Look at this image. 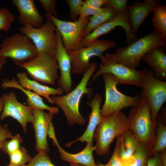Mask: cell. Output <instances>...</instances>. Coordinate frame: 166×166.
Returning <instances> with one entry per match:
<instances>
[{
  "mask_svg": "<svg viewBox=\"0 0 166 166\" xmlns=\"http://www.w3.org/2000/svg\"><path fill=\"white\" fill-rule=\"evenodd\" d=\"M101 75L105 89V101L100 110L102 118L117 113L125 108L133 107L138 103L140 97L127 95L117 89V81L112 74L106 73Z\"/></svg>",
  "mask_w": 166,
  "mask_h": 166,
  "instance_id": "7",
  "label": "cell"
},
{
  "mask_svg": "<svg viewBox=\"0 0 166 166\" xmlns=\"http://www.w3.org/2000/svg\"><path fill=\"white\" fill-rule=\"evenodd\" d=\"M127 118L129 129L136 139L152 150L155 142L157 123L152 121L150 107L144 97L141 96L132 107Z\"/></svg>",
  "mask_w": 166,
  "mask_h": 166,
  "instance_id": "3",
  "label": "cell"
},
{
  "mask_svg": "<svg viewBox=\"0 0 166 166\" xmlns=\"http://www.w3.org/2000/svg\"><path fill=\"white\" fill-rule=\"evenodd\" d=\"M160 5L159 0H144L143 2L137 0L132 5L127 6L126 11L131 27L135 33L147 16Z\"/></svg>",
  "mask_w": 166,
  "mask_h": 166,
  "instance_id": "18",
  "label": "cell"
},
{
  "mask_svg": "<svg viewBox=\"0 0 166 166\" xmlns=\"http://www.w3.org/2000/svg\"><path fill=\"white\" fill-rule=\"evenodd\" d=\"M102 12L90 18V20L85 27L82 38L85 37L95 29L114 18L117 14L109 6H105Z\"/></svg>",
  "mask_w": 166,
  "mask_h": 166,
  "instance_id": "25",
  "label": "cell"
},
{
  "mask_svg": "<svg viewBox=\"0 0 166 166\" xmlns=\"http://www.w3.org/2000/svg\"><path fill=\"white\" fill-rule=\"evenodd\" d=\"M43 8L46 11V13L51 14L53 16L57 17L55 0H39Z\"/></svg>",
  "mask_w": 166,
  "mask_h": 166,
  "instance_id": "37",
  "label": "cell"
},
{
  "mask_svg": "<svg viewBox=\"0 0 166 166\" xmlns=\"http://www.w3.org/2000/svg\"><path fill=\"white\" fill-rule=\"evenodd\" d=\"M102 100V97L99 94H96L90 101L88 103L91 108L89 116V120L87 128L84 133L77 139L65 144L67 147H70L73 143L78 141L93 144V134L98 124L102 118L100 113V105Z\"/></svg>",
  "mask_w": 166,
  "mask_h": 166,
  "instance_id": "19",
  "label": "cell"
},
{
  "mask_svg": "<svg viewBox=\"0 0 166 166\" xmlns=\"http://www.w3.org/2000/svg\"><path fill=\"white\" fill-rule=\"evenodd\" d=\"M13 136L12 132L8 128L7 125L0 124V148L6 139H10Z\"/></svg>",
  "mask_w": 166,
  "mask_h": 166,
  "instance_id": "38",
  "label": "cell"
},
{
  "mask_svg": "<svg viewBox=\"0 0 166 166\" xmlns=\"http://www.w3.org/2000/svg\"><path fill=\"white\" fill-rule=\"evenodd\" d=\"M144 62L151 68L154 77L162 81L166 79V54L161 47L153 48L142 57Z\"/></svg>",
  "mask_w": 166,
  "mask_h": 166,
  "instance_id": "20",
  "label": "cell"
},
{
  "mask_svg": "<svg viewBox=\"0 0 166 166\" xmlns=\"http://www.w3.org/2000/svg\"><path fill=\"white\" fill-rule=\"evenodd\" d=\"M70 166H85L83 165L76 163H70Z\"/></svg>",
  "mask_w": 166,
  "mask_h": 166,
  "instance_id": "45",
  "label": "cell"
},
{
  "mask_svg": "<svg viewBox=\"0 0 166 166\" xmlns=\"http://www.w3.org/2000/svg\"><path fill=\"white\" fill-rule=\"evenodd\" d=\"M15 16L5 7L0 9V31H9L14 21Z\"/></svg>",
  "mask_w": 166,
  "mask_h": 166,
  "instance_id": "31",
  "label": "cell"
},
{
  "mask_svg": "<svg viewBox=\"0 0 166 166\" xmlns=\"http://www.w3.org/2000/svg\"><path fill=\"white\" fill-rule=\"evenodd\" d=\"M12 4L19 13L18 22L23 26L36 28L44 24V18L38 10L34 0H12Z\"/></svg>",
  "mask_w": 166,
  "mask_h": 166,
  "instance_id": "17",
  "label": "cell"
},
{
  "mask_svg": "<svg viewBox=\"0 0 166 166\" xmlns=\"http://www.w3.org/2000/svg\"><path fill=\"white\" fill-rule=\"evenodd\" d=\"M33 119L32 124L35 132L36 150L38 152L49 151L47 140L49 127L52 121L54 113H47L44 110L33 109Z\"/></svg>",
  "mask_w": 166,
  "mask_h": 166,
  "instance_id": "16",
  "label": "cell"
},
{
  "mask_svg": "<svg viewBox=\"0 0 166 166\" xmlns=\"http://www.w3.org/2000/svg\"><path fill=\"white\" fill-rule=\"evenodd\" d=\"M56 33L57 42L54 56L60 72L57 83L58 87L61 89L63 93L67 94L72 91L73 85L71 77L72 63L57 30Z\"/></svg>",
  "mask_w": 166,
  "mask_h": 166,
  "instance_id": "15",
  "label": "cell"
},
{
  "mask_svg": "<svg viewBox=\"0 0 166 166\" xmlns=\"http://www.w3.org/2000/svg\"><path fill=\"white\" fill-rule=\"evenodd\" d=\"M3 101L2 97H0V113L3 108Z\"/></svg>",
  "mask_w": 166,
  "mask_h": 166,
  "instance_id": "44",
  "label": "cell"
},
{
  "mask_svg": "<svg viewBox=\"0 0 166 166\" xmlns=\"http://www.w3.org/2000/svg\"><path fill=\"white\" fill-rule=\"evenodd\" d=\"M153 11L152 21L155 30L166 39V6L160 4Z\"/></svg>",
  "mask_w": 166,
  "mask_h": 166,
  "instance_id": "27",
  "label": "cell"
},
{
  "mask_svg": "<svg viewBox=\"0 0 166 166\" xmlns=\"http://www.w3.org/2000/svg\"><path fill=\"white\" fill-rule=\"evenodd\" d=\"M161 162L163 166H166V149L159 152Z\"/></svg>",
  "mask_w": 166,
  "mask_h": 166,
  "instance_id": "42",
  "label": "cell"
},
{
  "mask_svg": "<svg viewBox=\"0 0 166 166\" xmlns=\"http://www.w3.org/2000/svg\"><path fill=\"white\" fill-rule=\"evenodd\" d=\"M56 146L61 159L69 162L78 164L85 166H96L93 156L95 147L93 144L87 143L86 147L81 151L74 154L69 153L64 150L59 144L57 140L53 142Z\"/></svg>",
  "mask_w": 166,
  "mask_h": 166,
  "instance_id": "23",
  "label": "cell"
},
{
  "mask_svg": "<svg viewBox=\"0 0 166 166\" xmlns=\"http://www.w3.org/2000/svg\"><path fill=\"white\" fill-rule=\"evenodd\" d=\"M29 166H55L52 162L49 157L45 152H41L32 158L29 163Z\"/></svg>",
  "mask_w": 166,
  "mask_h": 166,
  "instance_id": "32",
  "label": "cell"
},
{
  "mask_svg": "<svg viewBox=\"0 0 166 166\" xmlns=\"http://www.w3.org/2000/svg\"><path fill=\"white\" fill-rule=\"evenodd\" d=\"M69 8V16L71 19L74 21L78 18L81 9L84 4L81 0H66Z\"/></svg>",
  "mask_w": 166,
  "mask_h": 166,
  "instance_id": "33",
  "label": "cell"
},
{
  "mask_svg": "<svg viewBox=\"0 0 166 166\" xmlns=\"http://www.w3.org/2000/svg\"><path fill=\"white\" fill-rule=\"evenodd\" d=\"M0 46V58H10L17 65L30 60L38 55L37 49L31 40L21 33L7 37Z\"/></svg>",
  "mask_w": 166,
  "mask_h": 166,
  "instance_id": "6",
  "label": "cell"
},
{
  "mask_svg": "<svg viewBox=\"0 0 166 166\" xmlns=\"http://www.w3.org/2000/svg\"><path fill=\"white\" fill-rule=\"evenodd\" d=\"M2 97L4 105L0 119L3 120L8 117L13 118L19 123L24 132L26 133L27 123L33 122V108L18 101L14 92L4 94Z\"/></svg>",
  "mask_w": 166,
  "mask_h": 166,
  "instance_id": "14",
  "label": "cell"
},
{
  "mask_svg": "<svg viewBox=\"0 0 166 166\" xmlns=\"http://www.w3.org/2000/svg\"><path fill=\"white\" fill-rule=\"evenodd\" d=\"M6 58H0V72L2 67L6 63Z\"/></svg>",
  "mask_w": 166,
  "mask_h": 166,
  "instance_id": "43",
  "label": "cell"
},
{
  "mask_svg": "<svg viewBox=\"0 0 166 166\" xmlns=\"http://www.w3.org/2000/svg\"><path fill=\"white\" fill-rule=\"evenodd\" d=\"M23 139L19 134L13 136L9 140H6L0 148L5 154L10 155L18 150L21 146Z\"/></svg>",
  "mask_w": 166,
  "mask_h": 166,
  "instance_id": "30",
  "label": "cell"
},
{
  "mask_svg": "<svg viewBox=\"0 0 166 166\" xmlns=\"http://www.w3.org/2000/svg\"><path fill=\"white\" fill-rule=\"evenodd\" d=\"M52 121H51L49 123L48 130V135L49 137L52 139L53 141L57 140V139L56 138Z\"/></svg>",
  "mask_w": 166,
  "mask_h": 166,
  "instance_id": "41",
  "label": "cell"
},
{
  "mask_svg": "<svg viewBox=\"0 0 166 166\" xmlns=\"http://www.w3.org/2000/svg\"><path fill=\"white\" fill-rule=\"evenodd\" d=\"M98 70L92 76L88 85L93 83L100 75L104 73L112 74L118 84H128L140 87L142 70L138 71L129 68L123 64L105 58L103 60Z\"/></svg>",
  "mask_w": 166,
  "mask_h": 166,
  "instance_id": "12",
  "label": "cell"
},
{
  "mask_svg": "<svg viewBox=\"0 0 166 166\" xmlns=\"http://www.w3.org/2000/svg\"><path fill=\"white\" fill-rule=\"evenodd\" d=\"M119 26L124 30L127 43L130 44L138 39L131 29L128 15L125 11L117 13L112 19L99 26L82 38L81 42V47L88 46L101 36L108 33Z\"/></svg>",
  "mask_w": 166,
  "mask_h": 166,
  "instance_id": "13",
  "label": "cell"
},
{
  "mask_svg": "<svg viewBox=\"0 0 166 166\" xmlns=\"http://www.w3.org/2000/svg\"><path fill=\"white\" fill-rule=\"evenodd\" d=\"M146 166H163L161 162L159 153L152 156L147 162Z\"/></svg>",
  "mask_w": 166,
  "mask_h": 166,
  "instance_id": "39",
  "label": "cell"
},
{
  "mask_svg": "<svg viewBox=\"0 0 166 166\" xmlns=\"http://www.w3.org/2000/svg\"><path fill=\"white\" fill-rule=\"evenodd\" d=\"M166 46V39L155 30L127 46L117 49L114 53H107L104 56L107 59L136 69L147 52L155 47Z\"/></svg>",
  "mask_w": 166,
  "mask_h": 166,
  "instance_id": "2",
  "label": "cell"
},
{
  "mask_svg": "<svg viewBox=\"0 0 166 166\" xmlns=\"http://www.w3.org/2000/svg\"><path fill=\"white\" fill-rule=\"evenodd\" d=\"M116 144L113 153L108 163L107 166H126L119 156L120 137H117Z\"/></svg>",
  "mask_w": 166,
  "mask_h": 166,
  "instance_id": "34",
  "label": "cell"
},
{
  "mask_svg": "<svg viewBox=\"0 0 166 166\" xmlns=\"http://www.w3.org/2000/svg\"><path fill=\"white\" fill-rule=\"evenodd\" d=\"M104 10V7L98 8H94L88 6L85 2L81 9L78 19H84L89 17L90 15L93 16L96 15L102 12Z\"/></svg>",
  "mask_w": 166,
  "mask_h": 166,
  "instance_id": "35",
  "label": "cell"
},
{
  "mask_svg": "<svg viewBox=\"0 0 166 166\" xmlns=\"http://www.w3.org/2000/svg\"><path fill=\"white\" fill-rule=\"evenodd\" d=\"M1 88L7 89L14 88L18 89L23 92L27 97L26 101L28 105L33 109L46 110L49 113L57 114L59 112V108L52 107L46 105L42 98L34 92L27 90L22 87L13 77L11 80L4 79L1 85Z\"/></svg>",
  "mask_w": 166,
  "mask_h": 166,
  "instance_id": "22",
  "label": "cell"
},
{
  "mask_svg": "<svg viewBox=\"0 0 166 166\" xmlns=\"http://www.w3.org/2000/svg\"><path fill=\"white\" fill-rule=\"evenodd\" d=\"M119 137L120 157L121 160L127 159L131 156L140 142L129 129L124 131Z\"/></svg>",
  "mask_w": 166,
  "mask_h": 166,
  "instance_id": "24",
  "label": "cell"
},
{
  "mask_svg": "<svg viewBox=\"0 0 166 166\" xmlns=\"http://www.w3.org/2000/svg\"><path fill=\"white\" fill-rule=\"evenodd\" d=\"M97 66L95 62L91 63L88 70L76 87L69 93L65 95L52 96L51 98L53 104L60 107L63 111L68 124L72 126L74 124L83 125L86 120L80 113V103L83 96L86 94L89 99L93 95V88L87 87L89 81L93 76Z\"/></svg>",
  "mask_w": 166,
  "mask_h": 166,
  "instance_id": "1",
  "label": "cell"
},
{
  "mask_svg": "<svg viewBox=\"0 0 166 166\" xmlns=\"http://www.w3.org/2000/svg\"><path fill=\"white\" fill-rule=\"evenodd\" d=\"M9 164L12 166H20L29 163L32 158L26 149L21 146L9 156Z\"/></svg>",
  "mask_w": 166,
  "mask_h": 166,
  "instance_id": "29",
  "label": "cell"
},
{
  "mask_svg": "<svg viewBox=\"0 0 166 166\" xmlns=\"http://www.w3.org/2000/svg\"><path fill=\"white\" fill-rule=\"evenodd\" d=\"M151 150L140 142L129 160V166H146L148 160L152 156Z\"/></svg>",
  "mask_w": 166,
  "mask_h": 166,
  "instance_id": "28",
  "label": "cell"
},
{
  "mask_svg": "<svg viewBox=\"0 0 166 166\" xmlns=\"http://www.w3.org/2000/svg\"><path fill=\"white\" fill-rule=\"evenodd\" d=\"M128 129L127 118L121 111L102 118L93 136L96 141L94 146L97 154L100 156L110 153L112 141Z\"/></svg>",
  "mask_w": 166,
  "mask_h": 166,
  "instance_id": "4",
  "label": "cell"
},
{
  "mask_svg": "<svg viewBox=\"0 0 166 166\" xmlns=\"http://www.w3.org/2000/svg\"><path fill=\"white\" fill-rule=\"evenodd\" d=\"M127 0H107L105 6L110 7L117 13L126 11Z\"/></svg>",
  "mask_w": 166,
  "mask_h": 166,
  "instance_id": "36",
  "label": "cell"
},
{
  "mask_svg": "<svg viewBox=\"0 0 166 166\" xmlns=\"http://www.w3.org/2000/svg\"><path fill=\"white\" fill-rule=\"evenodd\" d=\"M116 45V42L112 40L97 39L86 47L67 51L72 63V73L74 75L84 74L90 66L91 58L96 56L102 61L104 52Z\"/></svg>",
  "mask_w": 166,
  "mask_h": 166,
  "instance_id": "8",
  "label": "cell"
},
{
  "mask_svg": "<svg viewBox=\"0 0 166 166\" xmlns=\"http://www.w3.org/2000/svg\"><path fill=\"white\" fill-rule=\"evenodd\" d=\"M155 140L151 150V155L159 153L166 148V126L159 114L155 130Z\"/></svg>",
  "mask_w": 166,
  "mask_h": 166,
  "instance_id": "26",
  "label": "cell"
},
{
  "mask_svg": "<svg viewBox=\"0 0 166 166\" xmlns=\"http://www.w3.org/2000/svg\"><path fill=\"white\" fill-rule=\"evenodd\" d=\"M45 17L55 26L67 51L76 50L81 47L83 34L90 17L78 19L73 22L62 20L47 13L45 14Z\"/></svg>",
  "mask_w": 166,
  "mask_h": 166,
  "instance_id": "10",
  "label": "cell"
},
{
  "mask_svg": "<svg viewBox=\"0 0 166 166\" xmlns=\"http://www.w3.org/2000/svg\"><path fill=\"white\" fill-rule=\"evenodd\" d=\"M19 30L21 33L31 40L37 49L38 54H46L55 57L57 29L50 21L47 20L38 28L23 26Z\"/></svg>",
  "mask_w": 166,
  "mask_h": 166,
  "instance_id": "11",
  "label": "cell"
},
{
  "mask_svg": "<svg viewBox=\"0 0 166 166\" xmlns=\"http://www.w3.org/2000/svg\"><path fill=\"white\" fill-rule=\"evenodd\" d=\"M141 96L150 107L152 121L157 123L159 113L166 101V82L155 77L150 69L142 70L140 86Z\"/></svg>",
  "mask_w": 166,
  "mask_h": 166,
  "instance_id": "5",
  "label": "cell"
},
{
  "mask_svg": "<svg viewBox=\"0 0 166 166\" xmlns=\"http://www.w3.org/2000/svg\"><path fill=\"white\" fill-rule=\"evenodd\" d=\"M18 83L23 88L45 98L49 103L53 104L50 96H60L64 93L62 90L57 87L54 88L40 84L38 82L30 79L25 72L18 73L16 74Z\"/></svg>",
  "mask_w": 166,
  "mask_h": 166,
  "instance_id": "21",
  "label": "cell"
},
{
  "mask_svg": "<svg viewBox=\"0 0 166 166\" xmlns=\"http://www.w3.org/2000/svg\"><path fill=\"white\" fill-rule=\"evenodd\" d=\"M17 65L25 69L38 82L53 85L58 77V67L55 58L47 54H38L33 59Z\"/></svg>",
  "mask_w": 166,
  "mask_h": 166,
  "instance_id": "9",
  "label": "cell"
},
{
  "mask_svg": "<svg viewBox=\"0 0 166 166\" xmlns=\"http://www.w3.org/2000/svg\"><path fill=\"white\" fill-rule=\"evenodd\" d=\"M96 164V166H107L106 164H103L99 162H97Z\"/></svg>",
  "mask_w": 166,
  "mask_h": 166,
  "instance_id": "46",
  "label": "cell"
},
{
  "mask_svg": "<svg viewBox=\"0 0 166 166\" xmlns=\"http://www.w3.org/2000/svg\"><path fill=\"white\" fill-rule=\"evenodd\" d=\"M12 166L10 165V164H9V165H7V166ZM29 166L28 165H28H26V164H25V165H21V166Z\"/></svg>",
  "mask_w": 166,
  "mask_h": 166,
  "instance_id": "47",
  "label": "cell"
},
{
  "mask_svg": "<svg viewBox=\"0 0 166 166\" xmlns=\"http://www.w3.org/2000/svg\"><path fill=\"white\" fill-rule=\"evenodd\" d=\"M85 3L92 7L98 8L105 5L107 0H85L84 1Z\"/></svg>",
  "mask_w": 166,
  "mask_h": 166,
  "instance_id": "40",
  "label": "cell"
}]
</instances>
